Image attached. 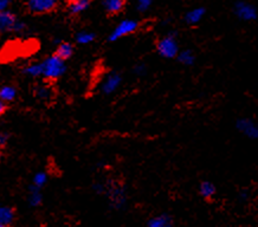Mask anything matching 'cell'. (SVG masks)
<instances>
[{
	"label": "cell",
	"mask_w": 258,
	"mask_h": 227,
	"mask_svg": "<svg viewBox=\"0 0 258 227\" xmlns=\"http://www.w3.org/2000/svg\"><path fill=\"white\" fill-rule=\"evenodd\" d=\"M68 2H74V0H68Z\"/></svg>",
	"instance_id": "cell-31"
},
{
	"label": "cell",
	"mask_w": 258,
	"mask_h": 227,
	"mask_svg": "<svg viewBox=\"0 0 258 227\" xmlns=\"http://www.w3.org/2000/svg\"><path fill=\"white\" fill-rule=\"evenodd\" d=\"M8 106H9V103L3 102V101H0V113L5 114V111L8 110Z\"/></svg>",
	"instance_id": "cell-29"
},
{
	"label": "cell",
	"mask_w": 258,
	"mask_h": 227,
	"mask_svg": "<svg viewBox=\"0 0 258 227\" xmlns=\"http://www.w3.org/2000/svg\"><path fill=\"white\" fill-rule=\"evenodd\" d=\"M26 9L32 15H46L58 6V0H25Z\"/></svg>",
	"instance_id": "cell-5"
},
{
	"label": "cell",
	"mask_w": 258,
	"mask_h": 227,
	"mask_svg": "<svg viewBox=\"0 0 258 227\" xmlns=\"http://www.w3.org/2000/svg\"><path fill=\"white\" fill-rule=\"evenodd\" d=\"M140 28V23L135 19H124L115 26V29L108 37L109 42H116V40L123 38L125 36L133 35Z\"/></svg>",
	"instance_id": "cell-3"
},
{
	"label": "cell",
	"mask_w": 258,
	"mask_h": 227,
	"mask_svg": "<svg viewBox=\"0 0 258 227\" xmlns=\"http://www.w3.org/2000/svg\"><path fill=\"white\" fill-rule=\"evenodd\" d=\"M157 51L159 55L164 58L172 59L178 56L179 51V43L176 39V35L174 32L168 33L158 40L157 43Z\"/></svg>",
	"instance_id": "cell-2"
},
{
	"label": "cell",
	"mask_w": 258,
	"mask_h": 227,
	"mask_svg": "<svg viewBox=\"0 0 258 227\" xmlns=\"http://www.w3.org/2000/svg\"><path fill=\"white\" fill-rule=\"evenodd\" d=\"M153 4V0H137V9L139 12L148 11Z\"/></svg>",
	"instance_id": "cell-24"
},
{
	"label": "cell",
	"mask_w": 258,
	"mask_h": 227,
	"mask_svg": "<svg viewBox=\"0 0 258 227\" xmlns=\"http://www.w3.org/2000/svg\"><path fill=\"white\" fill-rule=\"evenodd\" d=\"M0 227H10V225H0Z\"/></svg>",
	"instance_id": "cell-30"
},
{
	"label": "cell",
	"mask_w": 258,
	"mask_h": 227,
	"mask_svg": "<svg viewBox=\"0 0 258 227\" xmlns=\"http://www.w3.org/2000/svg\"><path fill=\"white\" fill-rule=\"evenodd\" d=\"M176 59L180 64L185 66H191L196 62V55L193 53L192 50H182L178 53Z\"/></svg>",
	"instance_id": "cell-18"
},
{
	"label": "cell",
	"mask_w": 258,
	"mask_h": 227,
	"mask_svg": "<svg viewBox=\"0 0 258 227\" xmlns=\"http://www.w3.org/2000/svg\"><path fill=\"white\" fill-rule=\"evenodd\" d=\"M26 28H28V25H26L25 23L22 22V20H18L16 24L15 29H13V32H17V33H20V32H24L26 30Z\"/></svg>",
	"instance_id": "cell-25"
},
{
	"label": "cell",
	"mask_w": 258,
	"mask_h": 227,
	"mask_svg": "<svg viewBox=\"0 0 258 227\" xmlns=\"http://www.w3.org/2000/svg\"><path fill=\"white\" fill-rule=\"evenodd\" d=\"M217 193V188L215 184H212L211 181H202L200 182L199 185V194L202 195V198L204 200H208V201H210V200H212L213 196L216 195Z\"/></svg>",
	"instance_id": "cell-13"
},
{
	"label": "cell",
	"mask_w": 258,
	"mask_h": 227,
	"mask_svg": "<svg viewBox=\"0 0 258 227\" xmlns=\"http://www.w3.org/2000/svg\"><path fill=\"white\" fill-rule=\"evenodd\" d=\"M46 181H47V175H46V173H44V172L36 173L35 176H33V179H32V184L39 188H42L43 186L46 184Z\"/></svg>",
	"instance_id": "cell-23"
},
{
	"label": "cell",
	"mask_w": 258,
	"mask_h": 227,
	"mask_svg": "<svg viewBox=\"0 0 258 227\" xmlns=\"http://www.w3.org/2000/svg\"><path fill=\"white\" fill-rule=\"evenodd\" d=\"M205 15H206L205 8H196V9H192L191 11H188L187 13H186L184 20L187 25L195 26V25H197V24H199L200 22H202V19L204 18V16Z\"/></svg>",
	"instance_id": "cell-12"
},
{
	"label": "cell",
	"mask_w": 258,
	"mask_h": 227,
	"mask_svg": "<svg viewBox=\"0 0 258 227\" xmlns=\"http://www.w3.org/2000/svg\"><path fill=\"white\" fill-rule=\"evenodd\" d=\"M236 128L240 134L250 138V140H257L258 138V124L252 118L242 117L236 122Z\"/></svg>",
	"instance_id": "cell-7"
},
{
	"label": "cell",
	"mask_w": 258,
	"mask_h": 227,
	"mask_svg": "<svg viewBox=\"0 0 258 227\" xmlns=\"http://www.w3.org/2000/svg\"><path fill=\"white\" fill-rule=\"evenodd\" d=\"M148 227H173V220L168 214H159L153 216L147 222Z\"/></svg>",
	"instance_id": "cell-14"
},
{
	"label": "cell",
	"mask_w": 258,
	"mask_h": 227,
	"mask_svg": "<svg viewBox=\"0 0 258 227\" xmlns=\"http://www.w3.org/2000/svg\"><path fill=\"white\" fill-rule=\"evenodd\" d=\"M91 0H74L68 2V12L70 16H79L89 9Z\"/></svg>",
	"instance_id": "cell-11"
},
{
	"label": "cell",
	"mask_w": 258,
	"mask_h": 227,
	"mask_svg": "<svg viewBox=\"0 0 258 227\" xmlns=\"http://www.w3.org/2000/svg\"><path fill=\"white\" fill-rule=\"evenodd\" d=\"M233 13L239 20L243 22H252L258 17V11L256 6L245 2V0H238L233 5Z\"/></svg>",
	"instance_id": "cell-6"
},
{
	"label": "cell",
	"mask_w": 258,
	"mask_h": 227,
	"mask_svg": "<svg viewBox=\"0 0 258 227\" xmlns=\"http://www.w3.org/2000/svg\"><path fill=\"white\" fill-rule=\"evenodd\" d=\"M23 73L26 74L29 77H36L43 76V64L42 63H31L29 65H26L23 69Z\"/></svg>",
	"instance_id": "cell-19"
},
{
	"label": "cell",
	"mask_w": 258,
	"mask_h": 227,
	"mask_svg": "<svg viewBox=\"0 0 258 227\" xmlns=\"http://www.w3.org/2000/svg\"><path fill=\"white\" fill-rule=\"evenodd\" d=\"M102 6L109 16H116L125 6V0H102Z\"/></svg>",
	"instance_id": "cell-10"
},
{
	"label": "cell",
	"mask_w": 258,
	"mask_h": 227,
	"mask_svg": "<svg viewBox=\"0 0 258 227\" xmlns=\"http://www.w3.org/2000/svg\"><path fill=\"white\" fill-rule=\"evenodd\" d=\"M35 96L42 101H46L47 98L51 96V91L47 87L45 86H39L36 88L35 90Z\"/></svg>",
	"instance_id": "cell-22"
},
{
	"label": "cell",
	"mask_w": 258,
	"mask_h": 227,
	"mask_svg": "<svg viewBox=\"0 0 258 227\" xmlns=\"http://www.w3.org/2000/svg\"><path fill=\"white\" fill-rule=\"evenodd\" d=\"M95 37H96V35H95L94 32L80 31L76 33V36H75V40H76V43L80 44V45H87V44L94 42Z\"/></svg>",
	"instance_id": "cell-21"
},
{
	"label": "cell",
	"mask_w": 258,
	"mask_h": 227,
	"mask_svg": "<svg viewBox=\"0 0 258 227\" xmlns=\"http://www.w3.org/2000/svg\"><path fill=\"white\" fill-rule=\"evenodd\" d=\"M109 196L110 204L114 208H121L122 206L127 201V195H125L124 187L115 181H108L106 182V193Z\"/></svg>",
	"instance_id": "cell-4"
},
{
	"label": "cell",
	"mask_w": 258,
	"mask_h": 227,
	"mask_svg": "<svg viewBox=\"0 0 258 227\" xmlns=\"http://www.w3.org/2000/svg\"><path fill=\"white\" fill-rule=\"evenodd\" d=\"M18 20V17L10 10L0 12V29H2V32H13V29H15Z\"/></svg>",
	"instance_id": "cell-9"
},
{
	"label": "cell",
	"mask_w": 258,
	"mask_h": 227,
	"mask_svg": "<svg viewBox=\"0 0 258 227\" xmlns=\"http://www.w3.org/2000/svg\"><path fill=\"white\" fill-rule=\"evenodd\" d=\"M9 134L8 133H3L2 135H0V147L4 148L6 144H8L9 142Z\"/></svg>",
	"instance_id": "cell-28"
},
{
	"label": "cell",
	"mask_w": 258,
	"mask_h": 227,
	"mask_svg": "<svg viewBox=\"0 0 258 227\" xmlns=\"http://www.w3.org/2000/svg\"><path fill=\"white\" fill-rule=\"evenodd\" d=\"M15 220V211L9 206L0 208V225H10Z\"/></svg>",
	"instance_id": "cell-20"
},
{
	"label": "cell",
	"mask_w": 258,
	"mask_h": 227,
	"mask_svg": "<svg viewBox=\"0 0 258 227\" xmlns=\"http://www.w3.org/2000/svg\"><path fill=\"white\" fill-rule=\"evenodd\" d=\"M122 82V77L121 74L118 72H110L108 76L106 77V80L103 81V83H102V93L106 94V95H110L113 94L115 90L117 89L118 87H120V84Z\"/></svg>",
	"instance_id": "cell-8"
},
{
	"label": "cell",
	"mask_w": 258,
	"mask_h": 227,
	"mask_svg": "<svg viewBox=\"0 0 258 227\" xmlns=\"http://www.w3.org/2000/svg\"><path fill=\"white\" fill-rule=\"evenodd\" d=\"M39 187H37L35 185H31L29 187V205L31 206V207H38V206L42 204V200H43V196H42V192H40Z\"/></svg>",
	"instance_id": "cell-15"
},
{
	"label": "cell",
	"mask_w": 258,
	"mask_h": 227,
	"mask_svg": "<svg viewBox=\"0 0 258 227\" xmlns=\"http://www.w3.org/2000/svg\"><path fill=\"white\" fill-rule=\"evenodd\" d=\"M12 0H0V12L9 10Z\"/></svg>",
	"instance_id": "cell-27"
},
{
	"label": "cell",
	"mask_w": 258,
	"mask_h": 227,
	"mask_svg": "<svg viewBox=\"0 0 258 227\" xmlns=\"http://www.w3.org/2000/svg\"><path fill=\"white\" fill-rule=\"evenodd\" d=\"M133 72L137 74V76H142V74L146 73V66L144 64H138V65L134 66Z\"/></svg>",
	"instance_id": "cell-26"
},
{
	"label": "cell",
	"mask_w": 258,
	"mask_h": 227,
	"mask_svg": "<svg viewBox=\"0 0 258 227\" xmlns=\"http://www.w3.org/2000/svg\"><path fill=\"white\" fill-rule=\"evenodd\" d=\"M17 97V89L12 86H4L0 89V101L6 103H11Z\"/></svg>",
	"instance_id": "cell-17"
},
{
	"label": "cell",
	"mask_w": 258,
	"mask_h": 227,
	"mask_svg": "<svg viewBox=\"0 0 258 227\" xmlns=\"http://www.w3.org/2000/svg\"><path fill=\"white\" fill-rule=\"evenodd\" d=\"M43 77L47 81H57L63 76L67 70L66 60L55 55L47 57L43 62Z\"/></svg>",
	"instance_id": "cell-1"
},
{
	"label": "cell",
	"mask_w": 258,
	"mask_h": 227,
	"mask_svg": "<svg viewBox=\"0 0 258 227\" xmlns=\"http://www.w3.org/2000/svg\"><path fill=\"white\" fill-rule=\"evenodd\" d=\"M56 55L59 56L60 58L64 60H68L71 56L74 55V46L73 44L69 42H60L57 44V49H56Z\"/></svg>",
	"instance_id": "cell-16"
}]
</instances>
